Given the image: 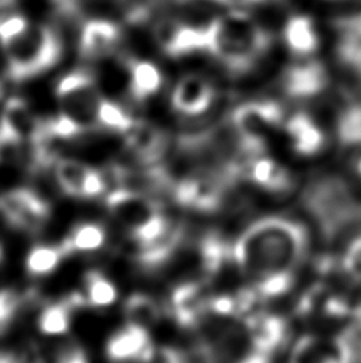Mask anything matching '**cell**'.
Returning <instances> with one entry per match:
<instances>
[{
  "instance_id": "1",
  "label": "cell",
  "mask_w": 361,
  "mask_h": 363,
  "mask_svg": "<svg viewBox=\"0 0 361 363\" xmlns=\"http://www.w3.org/2000/svg\"><path fill=\"white\" fill-rule=\"evenodd\" d=\"M204 30L205 50L236 70L250 67L269 45L266 32L243 11L215 18Z\"/></svg>"
},
{
  "instance_id": "2",
  "label": "cell",
  "mask_w": 361,
  "mask_h": 363,
  "mask_svg": "<svg viewBox=\"0 0 361 363\" xmlns=\"http://www.w3.org/2000/svg\"><path fill=\"white\" fill-rule=\"evenodd\" d=\"M15 79H28L53 66L59 56V43L47 26L29 24L21 34L2 45Z\"/></svg>"
},
{
  "instance_id": "3",
  "label": "cell",
  "mask_w": 361,
  "mask_h": 363,
  "mask_svg": "<svg viewBox=\"0 0 361 363\" xmlns=\"http://www.w3.org/2000/svg\"><path fill=\"white\" fill-rule=\"evenodd\" d=\"M294 244L292 231L283 226L258 230L241 245L239 260L245 267H255L261 277L287 271L294 257Z\"/></svg>"
},
{
  "instance_id": "4",
  "label": "cell",
  "mask_w": 361,
  "mask_h": 363,
  "mask_svg": "<svg viewBox=\"0 0 361 363\" xmlns=\"http://www.w3.org/2000/svg\"><path fill=\"white\" fill-rule=\"evenodd\" d=\"M56 94L62 104V113L75 120L79 125L96 121L101 97L89 75L69 74L57 83Z\"/></svg>"
},
{
  "instance_id": "5",
  "label": "cell",
  "mask_w": 361,
  "mask_h": 363,
  "mask_svg": "<svg viewBox=\"0 0 361 363\" xmlns=\"http://www.w3.org/2000/svg\"><path fill=\"white\" fill-rule=\"evenodd\" d=\"M107 354L115 362H148L153 354L150 336L145 327L129 323L118 330L107 342Z\"/></svg>"
},
{
  "instance_id": "6",
  "label": "cell",
  "mask_w": 361,
  "mask_h": 363,
  "mask_svg": "<svg viewBox=\"0 0 361 363\" xmlns=\"http://www.w3.org/2000/svg\"><path fill=\"white\" fill-rule=\"evenodd\" d=\"M56 179L64 191L75 196H98L104 190L101 174L79 161H61L56 167Z\"/></svg>"
},
{
  "instance_id": "7",
  "label": "cell",
  "mask_w": 361,
  "mask_h": 363,
  "mask_svg": "<svg viewBox=\"0 0 361 363\" xmlns=\"http://www.w3.org/2000/svg\"><path fill=\"white\" fill-rule=\"evenodd\" d=\"M282 110L274 102L247 104L236 113V123L243 135L251 140H261L266 133L279 125Z\"/></svg>"
},
{
  "instance_id": "8",
  "label": "cell",
  "mask_w": 361,
  "mask_h": 363,
  "mask_svg": "<svg viewBox=\"0 0 361 363\" xmlns=\"http://www.w3.org/2000/svg\"><path fill=\"white\" fill-rule=\"evenodd\" d=\"M283 89L292 97H311L326 86L328 75L320 62H302L288 67L283 75Z\"/></svg>"
},
{
  "instance_id": "9",
  "label": "cell",
  "mask_w": 361,
  "mask_h": 363,
  "mask_svg": "<svg viewBox=\"0 0 361 363\" xmlns=\"http://www.w3.org/2000/svg\"><path fill=\"white\" fill-rule=\"evenodd\" d=\"M214 89L197 75H186L177 83L172 94V104L178 112L199 115L210 107Z\"/></svg>"
},
{
  "instance_id": "10",
  "label": "cell",
  "mask_w": 361,
  "mask_h": 363,
  "mask_svg": "<svg viewBox=\"0 0 361 363\" xmlns=\"http://www.w3.org/2000/svg\"><path fill=\"white\" fill-rule=\"evenodd\" d=\"M110 207L120 222L129 226L134 233H139L154 217H158V213L153 211V207L144 198L131 193L115 194L110 199Z\"/></svg>"
},
{
  "instance_id": "11",
  "label": "cell",
  "mask_w": 361,
  "mask_h": 363,
  "mask_svg": "<svg viewBox=\"0 0 361 363\" xmlns=\"http://www.w3.org/2000/svg\"><path fill=\"white\" fill-rule=\"evenodd\" d=\"M287 135L293 150L304 157H311L323 147V133L315 121L304 113L294 115L287 123Z\"/></svg>"
},
{
  "instance_id": "12",
  "label": "cell",
  "mask_w": 361,
  "mask_h": 363,
  "mask_svg": "<svg viewBox=\"0 0 361 363\" xmlns=\"http://www.w3.org/2000/svg\"><path fill=\"white\" fill-rule=\"evenodd\" d=\"M2 133L5 138L21 140L34 138L38 131V121L29 106L19 99H11L4 108Z\"/></svg>"
},
{
  "instance_id": "13",
  "label": "cell",
  "mask_w": 361,
  "mask_h": 363,
  "mask_svg": "<svg viewBox=\"0 0 361 363\" xmlns=\"http://www.w3.org/2000/svg\"><path fill=\"white\" fill-rule=\"evenodd\" d=\"M120 30L108 21H89L81 32V51L86 56L101 57L113 50L118 42Z\"/></svg>"
},
{
  "instance_id": "14",
  "label": "cell",
  "mask_w": 361,
  "mask_h": 363,
  "mask_svg": "<svg viewBox=\"0 0 361 363\" xmlns=\"http://www.w3.org/2000/svg\"><path fill=\"white\" fill-rule=\"evenodd\" d=\"M283 37H285L288 48L301 56L314 53L319 47L315 26L312 19L304 15H296L288 19L285 29H283Z\"/></svg>"
},
{
  "instance_id": "15",
  "label": "cell",
  "mask_w": 361,
  "mask_h": 363,
  "mask_svg": "<svg viewBox=\"0 0 361 363\" xmlns=\"http://www.w3.org/2000/svg\"><path fill=\"white\" fill-rule=\"evenodd\" d=\"M6 216L25 228H35L45 220V207L29 193H11L4 201Z\"/></svg>"
},
{
  "instance_id": "16",
  "label": "cell",
  "mask_w": 361,
  "mask_h": 363,
  "mask_svg": "<svg viewBox=\"0 0 361 363\" xmlns=\"http://www.w3.org/2000/svg\"><path fill=\"white\" fill-rule=\"evenodd\" d=\"M350 352L343 342L307 341L296 354L294 363H349Z\"/></svg>"
},
{
  "instance_id": "17",
  "label": "cell",
  "mask_w": 361,
  "mask_h": 363,
  "mask_svg": "<svg viewBox=\"0 0 361 363\" xmlns=\"http://www.w3.org/2000/svg\"><path fill=\"white\" fill-rule=\"evenodd\" d=\"M105 230L98 223H81L72 231V235L67 238L64 244V254L70 252H79V254H86V252L99 250L105 244Z\"/></svg>"
},
{
  "instance_id": "18",
  "label": "cell",
  "mask_w": 361,
  "mask_h": 363,
  "mask_svg": "<svg viewBox=\"0 0 361 363\" xmlns=\"http://www.w3.org/2000/svg\"><path fill=\"white\" fill-rule=\"evenodd\" d=\"M163 85L161 70L153 62L139 61L131 66V88L137 99H147V97L158 93Z\"/></svg>"
},
{
  "instance_id": "19",
  "label": "cell",
  "mask_w": 361,
  "mask_h": 363,
  "mask_svg": "<svg viewBox=\"0 0 361 363\" xmlns=\"http://www.w3.org/2000/svg\"><path fill=\"white\" fill-rule=\"evenodd\" d=\"M85 301L93 308H108L117 301L118 290L110 279L104 277L99 272H89L83 291Z\"/></svg>"
},
{
  "instance_id": "20",
  "label": "cell",
  "mask_w": 361,
  "mask_h": 363,
  "mask_svg": "<svg viewBox=\"0 0 361 363\" xmlns=\"http://www.w3.org/2000/svg\"><path fill=\"white\" fill-rule=\"evenodd\" d=\"M250 177L258 185H261L270 191L283 190L290 184L287 171L282 169V166L274 163L269 158H260L253 161L250 166Z\"/></svg>"
},
{
  "instance_id": "21",
  "label": "cell",
  "mask_w": 361,
  "mask_h": 363,
  "mask_svg": "<svg viewBox=\"0 0 361 363\" xmlns=\"http://www.w3.org/2000/svg\"><path fill=\"white\" fill-rule=\"evenodd\" d=\"M62 255V247H53V245L45 244L35 245L25 257V268L34 276H47L59 267Z\"/></svg>"
},
{
  "instance_id": "22",
  "label": "cell",
  "mask_w": 361,
  "mask_h": 363,
  "mask_svg": "<svg viewBox=\"0 0 361 363\" xmlns=\"http://www.w3.org/2000/svg\"><path fill=\"white\" fill-rule=\"evenodd\" d=\"M72 309L67 304H51L38 315V330L47 336H62L69 332Z\"/></svg>"
},
{
  "instance_id": "23",
  "label": "cell",
  "mask_w": 361,
  "mask_h": 363,
  "mask_svg": "<svg viewBox=\"0 0 361 363\" xmlns=\"http://www.w3.org/2000/svg\"><path fill=\"white\" fill-rule=\"evenodd\" d=\"M283 335V325L279 319L275 317H266V319H258L253 323V340L258 349L263 352L269 351V349L275 347L282 341Z\"/></svg>"
},
{
  "instance_id": "24",
  "label": "cell",
  "mask_w": 361,
  "mask_h": 363,
  "mask_svg": "<svg viewBox=\"0 0 361 363\" xmlns=\"http://www.w3.org/2000/svg\"><path fill=\"white\" fill-rule=\"evenodd\" d=\"M96 121L107 129H115V131H122V133H126L127 129L134 125L132 120L129 118V115L122 110V107H120L118 104H115L112 101H104V99L101 101L98 107Z\"/></svg>"
},
{
  "instance_id": "25",
  "label": "cell",
  "mask_w": 361,
  "mask_h": 363,
  "mask_svg": "<svg viewBox=\"0 0 361 363\" xmlns=\"http://www.w3.org/2000/svg\"><path fill=\"white\" fill-rule=\"evenodd\" d=\"M156 306L151 300L144 296H135L129 303L127 308V315H129V323H135V325L147 327V323H150L156 317Z\"/></svg>"
},
{
  "instance_id": "26",
  "label": "cell",
  "mask_w": 361,
  "mask_h": 363,
  "mask_svg": "<svg viewBox=\"0 0 361 363\" xmlns=\"http://www.w3.org/2000/svg\"><path fill=\"white\" fill-rule=\"evenodd\" d=\"M339 133L349 144H361V108L353 107L343 115L339 121Z\"/></svg>"
},
{
  "instance_id": "27",
  "label": "cell",
  "mask_w": 361,
  "mask_h": 363,
  "mask_svg": "<svg viewBox=\"0 0 361 363\" xmlns=\"http://www.w3.org/2000/svg\"><path fill=\"white\" fill-rule=\"evenodd\" d=\"M29 23L28 19L21 15H16V13H10L8 16L4 18L0 21V43H6L11 38L21 34V32L28 28Z\"/></svg>"
},
{
  "instance_id": "28",
  "label": "cell",
  "mask_w": 361,
  "mask_h": 363,
  "mask_svg": "<svg viewBox=\"0 0 361 363\" xmlns=\"http://www.w3.org/2000/svg\"><path fill=\"white\" fill-rule=\"evenodd\" d=\"M345 267L349 271L355 272L357 276H361V239L352 244V247L347 252Z\"/></svg>"
},
{
  "instance_id": "29",
  "label": "cell",
  "mask_w": 361,
  "mask_h": 363,
  "mask_svg": "<svg viewBox=\"0 0 361 363\" xmlns=\"http://www.w3.org/2000/svg\"><path fill=\"white\" fill-rule=\"evenodd\" d=\"M16 296L10 294V291H4L0 294V322L8 320L16 311Z\"/></svg>"
},
{
  "instance_id": "30",
  "label": "cell",
  "mask_w": 361,
  "mask_h": 363,
  "mask_svg": "<svg viewBox=\"0 0 361 363\" xmlns=\"http://www.w3.org/2000/svg\"><path fill=\"white\" fill-rule=\"evenodd\" d=\"M53 363H88L85 355L81 354L76 347H64L62 352H59L55 357Z\"/></svg>"
},
{
  "instance_id": "31",
  "label": "cell",
  "mask_w": 361,
  "mask_h": 363,
  "mask_svg": "<svg viewBox=\"0 0 361 363\" xmlns=\"http://www.w3.org/2000/svg\"><path fill=\"white\" fill-rule=\"evenodd\" d=\"M147 363H177V357L171 351H156L153 349L151 357L148 359Z\"/></svg>"
},
{
  "instance_id": "32",
  "label": "cell",
  "mask_w": 361,
  "mask_h": 363,
  "mask_svg": "<svg viewBox=\"0 0 361 363\" xmlns=\"http://www.w3.org/2000/svg\"><path fill=\"white\" fill-rule=\"evenodd\" d=\"M241 363H268V359H266V355H264V352L261 351V352L248 355V357H245Z\"/></svg>"
},
{
  "instance_id": "33",
  "label": "cell",
  "mask_w": 361,
  "mask_h": 363,
  "mask_svg": "<svg viewBox=\"0 0 361 363\" xmlns=\"http://www.w3.org/2000/svg\"><path fill=\"white\" fill-rule=\"evenodd\" d=\"M209 2H218V4H229L231 0H209Z\"/></svg>"
},
{
  "instance_id": "34",
  "label": "cell",
  "mask_w": 361,
  "mask_h": 363,
  "mask_svg": "<svg viewBox=\"0 0 361 363\" xmlns=\"http://www.w3.org/2000/svg\"><path fill=\"white\" fill-rule=\"evenodd\" d=\"M245 2H253V4H260V2H264V0H245Z\"/></svg>"
},
{
  "instance_id": "35",
  "label": "cell",
  "mask_w": 361,
  "mask_h": 363,
  "mask_svg": "<svg viewBox=\"0 0 361 363\" xmlns=\"http://www.w3.org/2000/svg\"><path fill=\"white\" fill-rule=\"evenodd\" d=\"M358 23H360V26H361V15L358 16Z\"/></svg>"
},
{
  "instance_id": "36",
  "label": "cell",
  "mask_w": 361,
  "mask_h": 363,
  "mask_svg": "<svg viewBox=\"0 0 361 363\" xmlns=\"http://www.w3.org/2000/svg\"><path fill=\"white\" fill-rule=\"evenodd\" d=\"M358 169H360V174H361V161H360V167H358Z\"/></svg>"
}]
</instances>
